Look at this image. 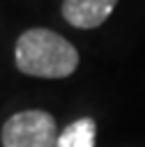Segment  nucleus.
<instances>
[{
    "label": "nucleus",
    "mask_w": 145,
    "mask_h": 147,
    "mask_svg": "<svg viewBox=\"0 0 145 147\" xmlns=\"http://www.w3.org/2000/svg\"><path fill=\"white\" fill-rule=\"evenodd\" d=\"M18 71L37 78H67L78 67V51L62 34L32 28L25 30L14 48Z\"/></svg>",
    "instance_id": "f257e3e1"
},
{
    "label": "nucleus",
    "mask_w": 145,
    "mask_h": 147,
    "mask_svg": "<svg viewBox=\"0 0 145 147\" xmlns=\"http://www.w3.org/2000/svg\"><path fill=\"white\" fill-rule=\"evenodd\" d=\"M58 126L46 110L14 113L2 126V147H55Z\"/></svg>",
    "instance_id": "f03ea898"
},
{
    "label": "nucleus",
    "mask_w": 145,
    "mask_h": 147,
    "mask_svg": "<svg viewBox=\"0 0 145 147\" xmlns=\"http://www.w3.org/2000/svg\"><path fill=\"white\" fill-rule=\"evenodd\" d=\"M117 0H64L62 2V16L69 25L81 30H92L106 23V18L113 14Z\"/></svg>",
    "instance_id": "7ed1b4c3"
},
{
    "label": "nucleus",
    "mask_w": 145,
    "mask_h": 147,
    "mask_svg": "<svg viewBox=\"0 0 145 147\" xmlns=\"http://www.w3.org/2000/svg\"><path fill=\"white\" fill-rule=\"evenodd\" d=\"M97 140V124L92 117H81L64 126V131L58 136L55 147H94Z\"/></svg>",
    "instance_id": "20e7f679"
}]
</instances>
